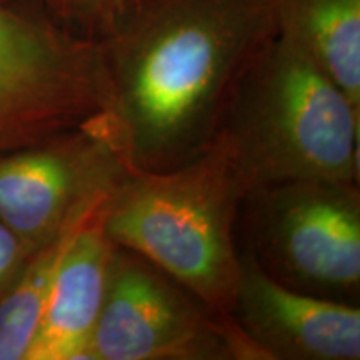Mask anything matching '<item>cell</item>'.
Listing matches in <instances>:
<instances>
[{"label":"cell","mask_w":360,"mask_h":360,"mask_svg":"<svg viewBox=\"0 0 360 360\" xmlns=\"http://www.w3.org/2000/svg\"><path fill=\"white\" fill-rule=\"evenodd\" d=\"M277 32L300 47L360 112V0H276Z\"/></svg>","instance_id":"cell-10"},{"label":"cell","mask_w":360,"mask_h":360,"mask_svg":"<svg viewBox=\"0 0 360 360\" xmlns=\"http://www.w3.org/2000/svg\"><path fill=\"white\" fill-rule=\"evenodd\" d=\"M214 143L247 193L300 179L359 182L360 112L278 32L242 74Z\"/></svg>","instance_id":"cell-2"},{"label":"cell","mask_w":360,"mask_h":360,"mask_svg":"<svg viewBox=\"0 0 360 360\" xmlns=\"http://www.w3.org/2000/svg\"><path fill=\"white\" fill-rule=\"evenodd\" d=\"M127 165L85 122L0 152V222L30 250L105 204Z\"/></svg>","instance_id":"cell-7"},{"label":"cell","mask_w":360,"mask_h":360,"mask_svg":"<svg viewBox=\"0 0 360 360\" xmlns=\"http://www.w3.org/2000/svg\"><path fill=\"white\" fill-rule=\"evenodd\" d=\"M245 195L231 159L214 143L175 169L127 167L103 205L102 225L117 247L231 315L242 269L236 224Z\"/></svg>","instance_id":"cell-3"},{"label":"cell","mask_w":360,"mask_h":360,"mask_svg":"<svg viewBox=\"0 0 360 360\" xmlns=\"http://www.w3.org/2000/svg\"><path fill=\"white\" fill-rule=\"evenodd\" d=\"M30 254L32 250L0 222V299L24 269Z\"/></svg>","instance_id":"cell-13"},{"label":"cell","mask_w":360,"mask_h":360,"mask_svg":"<svg viewBox=\"0 0 360 360\" xmlns=\"http://www.w3.org/2000/svg\"><path fill=\"white\" fill-rule=\"evenodd\" d=\"M232 305L237 327L264 360H359L360 307L290 289L247 250Z\"/></svg>","instance_id":"cell-8"},{"label":"cell","mask_w":360,"mask_h":360,"mask_svg":"<svg viewBox=\"0 0 360 360\" xmlns=\"http://www.w3.org/2000/svg\"><path fill=\"white\" fill-rule=\"evenodd\" d=\"M252 259L305 294L359 304V182L300 179L250 191L242 204Z\"/></svg>","instance_id":"cell-4"},{"label":"cell","mask_w":360,"mask_h":360,"mask_svg":"<svg viewBox=\"0 0 360 360\" xmlns=\"http://www.w3.org/2000/svg\"><path fill=\"white\" fill-rule=\"evenodd\" d=\"M276 34V0H147L97 42L102 105L87 124L130 169L179 167L214 146Z\"/></svg>","instance_id":"cell-1"},{"label":"cell","mask_w":360,"mask_h":360,"mask_svg":"<svg viewBox=\"0 0 360 360\" xmlns=\"http://www.w3.org/2000/svg\"><path fill=\"white\" fill-rule=\"evenodd\" d=\"M103 205L67 247L27 360H90V340L117 247L103 231Z\"/></svg>","instance_id":"cell-9"},{"label":"cell","mask_w":360,"mask_h":360,"mask_svg":"<svg viewBox=\"0 0 360 360\" xmlns=\"http://www.w3.org/2000/svg\"><path fill=\"white\" fill-rule=\"evenodd\" d=\"M101 105L97 44L0 2V152L84 125Z\"/></svg>","instance_id":"cell-6"},{"label":"cell","mask_w":360,"mask_h":360,"mask_svg":"<svg viewBox=\"0 0 360 360\" xmlns=\"http://www.w3.org/2000/svg\"><path fill=\"white\" fill-rule=\"evenodd\" d=\"M90 360H264L231 315L115 247Z\"/></svg>","instance_id":"cell-5"},{"label":"cell","mask_w":360,"mask_h":360,"mask_svg":"<svg viewBox=\"0 0 360 360\" xmlns=\"http://www.w3.org/2000/svg\"><path fill=\"white\" fill-rule=\"evenodd\" d=\"M44 17L72 37L97 44L139 11L147 0H0Z\"/></svg>","instance_id":"cell-12"},{"label":"cell","mask_w":360,"mask_h":360,"mask_svg":"<svg viewBox=\"0 0 360 360\" xmlns=\"http://www.w3.org/2000/svg\"><path fill=\"white\" fill-rule=\"evenodd\" d=\"M97 210L67 225L56 237L32 250L24 269L0 299V360L29 359L62 257L79 229Z\"/></svg>","instance_id":"cell-11"}]
</instances>
